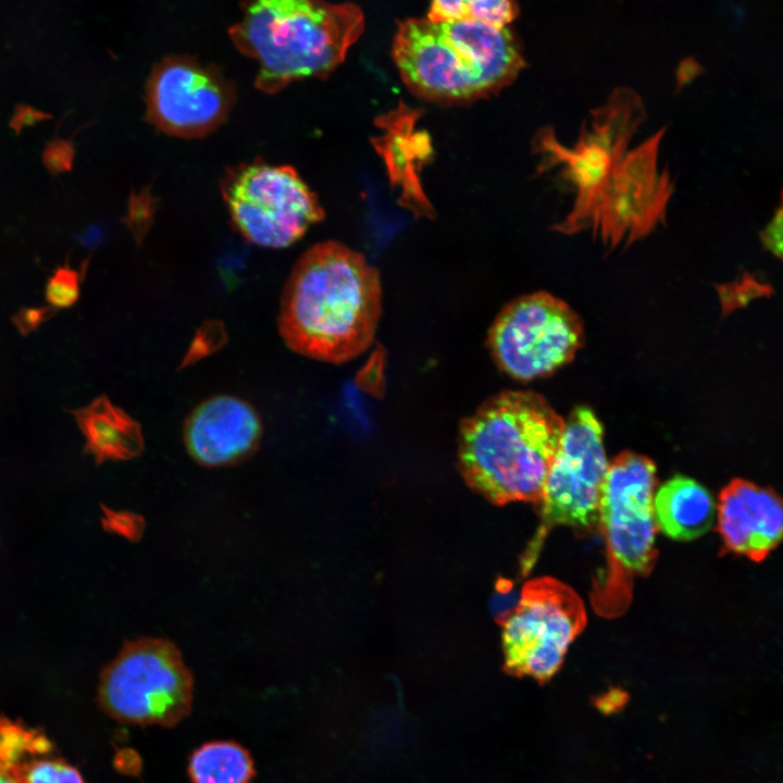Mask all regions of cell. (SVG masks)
<instances>
[{
  "label": "cell",
  "instance_id": "cell-1",
  "mask_svg": "<svg viewBox=\"0 0 783 783\" xmlns=\"http://www.w3.org/2000/svg\"><path fill=\"white\" fill-rule=\"evenodd\" d=\"M381 314L378 272L358 251L328 240L311 246L294 264L277 325L294 352L338 364L371 346Z\"/></svg>",
  "mask_w": 783,
  "mask_h": 783
},
{
  "label": "cell",
  "instance_id": "cell-2",
  "mask_svg": "<svg viewBox=\"0 0 783 783\" xmlns=\"http://www.w3.org/2000/svg\"><path fill=\"white\" fill-rule=\"evenodd\" d=\"M563 427V418L542 395L497 393L460 424L459 470L492 504H539Z\"/></svg>",
  "mask_w": 783,
  "mask_h": 783
},
{
  "label": "cell",
  "instance_id": "cell-3",
  "mask_svg": "<svg viewBox=\"0 0 783 783\" xmlns=\"http://www.w3.org/2000/svg\"><path fill=\"white\" fill-rule=\"evenodd\" d=\"M391 57L402 82L417 96L442 103L488 97L513 82L525 66L517 37L467 20L399 23Z\"/></svg>",
  "mask_w": 783,
  "mask_h": 783
},
{
  "label": "cell",
  "instance_id": "cell-4",
  "mask_svg": "<svg viewBox=\"0 0 783 783\" xmlns=\"http://www.w3.org/2000/svg\"><path fill=\"white\" fill-rule=\"evenodd\" d=\"M364 26L363 12L353 3L260 0L243 9L228 34L257 62L254 86L275 94L293 82L332 73Z\"/></svg>",
  "mask_w": 783,
  "mask_h": 783
},
{
  "label": "cell",
  "instance_id": "cell-5",
  "mask_svg": "<svg viewBox=\"0 0 783 783\" xmlns=\"http://www.w3.org/2000/svg\"><path fill=\"white\" fill-rule=\"evenodd\" d=\"M656 465L646 456L623 451L609 464L598 507L606 543V567L593 577L591 604L596 614L619 618L630 607L634 582L657 561L652 500Z\"/></svg>",
  "mask_w": 783,
  "mask_h": 783
},
{
  "label": "cell",
  "instance_id": "cell-6",
  "mask_svg": "<svg viewBox=\"0 0 783 783\" xmlns=\"http://www.w3.org/2000/svg\"><path fill=\"white\" fill-rule=\"evenodd\" d=\"M192 692V674L177 647L144 637L125 644L105 667L98 700L121 722L171 728L190 713Z\"/></svg>",
  "mask_w": 783,
  "mask_h": 783
},
{
  "label": "cell",
  "instance_id": "cell-7",
  "mask_svg": "<svg viewBox=\"0 0 783 783\" xmlns=\"http://www.w3.org/2000/svg\"><path fill=\"white\" fill-rule=\"evenodd\" d=\"M221 190L235 228L258 246L288 247L324 217L316 195L288 165H237L225 174Z\"/></svg>",
  "mask_w": 783,
  "mask_h": 783
},
{
  "label": "cell",
  "instance_id": "cell-8",
  "mask_svg": "<svg viewBox=\"0 0 783 783\" xmlns=\"http://www.w3.org/2000/svg\"><path fill=\"white\" fill-rule=\"evenodd\" d=\"M586 623L584 602L572 587L550 576L526 582L500 623L504 669L538 683L549 681Z\"/></svg>",
  "mask_w": 783,
  "mask_h": 783
},
{
  "label": "cell",
  "instance_id": "cell-9",
  "mask_svg": "<svg viewBox=\"0 0 783 783\" xmlns=\"http://www.w3.org/2000/svg\"><path fill=\"white\" fill-rule=\"evenodd\" d=\"M583 343L584 325L579 314L547 291L507 303L487 336L497 366L523 382L548 376L568 364Z\"/></svg>",
  "mask_w": 783,
  "mask_h": 783
},
{
  "label": "cell",
  "instance_id": "cell-10",
  "mask_svg": "<svg viewBox=\"0 0 783 783\" xmlns=\"http://www.w3.org/2000/svg\"><path fill=\"white\" fill-rule=\"evenodd\" d=\"M662 126L620 159L594 199L582 231L608 250L627 247L666 222L667 209L675 190V179L666 165L658 167L659 147L666 134Z\"/></svg>",
  "mask_w": 783,
  "mask_h": 783
},
{
  "label": "cell",
  "instance_id": "cell-11",
  "mask_svg": "<svg viewBox=\"0 0 783 783\" xmlns=\"http://www.w3.org/2000/svg\"><path fill=\"white\" fill-rule=\"evenodd\" d=\"M608 464L600 421L592 409L576 407L564 420L560 445L539 502L540 525L523 558L524 573L531 570L552 527L588 529L598 522Z\"/></svg>",
  "mask_w": 783,
  "mask_h": 783
},
{
  "label": "cell",
  "instance_id": "cell-12",
  "mask_svg": "<svg viewBox=\"0 0 783 783\" xmlns=\"http://www.w3.org/2000/svg\"><path fill=\"white\" fill-rule=\"evenodd\" d=\"M635 128L622 115L604 108L591 110L583 121L576 144L564 147L550 127L540 128L533 139V150L542 156L538 172L562 165L564 178L576 190L572 209L552 226L556 232L571 235L582 232L585 216L609 178L616 163L627 152Z\"/></svg>",
  "mask_w": 783,
  "mask_h": 783
},
{
  "label": "cell",
  "instance_id": "cell-13",
  "mask_svg": "<svg viewBox=\"0 0 783 783\" xmlns=\"http://www.w3.org/2000/svg\"><path fill=\"white\" fill-rule=\"evenodd\" d=\"M234 103V87L224 75L190 57L162 60L147 83V119L172 136L209 134L226 120Z\"/></svg>",
  "mask_w": 783,
  "mask_h": 783
},
{
  "label": "cell",
  "instance_id": "cell-14",
  "mask_svg": "<svg viewBox=\"0 0 783 783\" xmlns=\"http://www.w3.org/2000/svg\"><path fill=\"white\" fill-rule=\"evenodd\" d=\"M262 437L256 408L234 395H215L187 415L183 438L190 457L206 467H223L248 458Z\"/></svg>",
  "mask_w": 783,
  "mask_h": 783
},
{
  "label": "cell",
  "instance_id": "cell-15",
  "mask_svg": "<svg viewBox=\"0 0 783 783\" xmlns=\"http://www.w3.org/2000/svg\"><path fill=\"white\" fill-rule=\"evenodd\" d=\"M716 513L723 552L760 562L781 542L782 501L771 488L734 478L720 492Z\"/></svg>",
  "mask_w": 783,
  "mask_h": 783
},
{
  "label": "cell",
  "instance_id": "cell-16",
  "mask_svg": "<svg viewBox=\"0 0 783 783\" xmlns=\"http://www.w3.org/2000/svg\"><path fill=\"white\" fill-rule=\"evenodd\" d=\"M0 775L11 783H83L41 732L1 716Z\"/></svg>",
  "mask_w": 783,
  "mask_h": 783
},
{
  "label": "cell",
  "instance_id": "cell-17",
  "mask_svg": "<svg viewBox=\"0 0 783 783\" xmlns=\"http://www.w3.org/2000/svg\"><path fill=\"white\" fill-rule=\"evenodd\" d=\"M717 505L711 493L697 481L676 475L654 495L656 527L675 540H693L713 525Z\"/></svg>",
  "mask_w": 783,
  "mask_h": 783
},
{
  "label": "cell",
  "instance_id": "cell-18",
  "mask_svg": "<svg viewBox=\"0 0 783 783\" xmlns=\"http://www.w3.org/2000/svg\"><path fill=\"white\" fill-rule=\"evenodd\" d=\"M70 412L86 439L85 452L92 455L97 463L128 460L142 451L140 424L114 406L107 395Z\"/></svg>",
  "mask_w": 783,
  "mask_h": 783
},
{
  "label": "cell",
  "instance_id": "cell-19",
  "mask_svg": "<svg viewBox=\"0 0 783 783\" xmlns=\"http://www.w3.org/2000/svg\"><path fill=\"white\" fill-rule=\"evenodd\" d=\"M415 117L417 112L408 111V109H406L405 112L403 105L399 107V109L391 114L382 117V127H386L387 132L384 137L382 136V138H380L382 140L377 149L385 156L389 172L394 178L405 182V188L410 190L409 197L412 198L411 207L413 210H415L418 214H427L432 212V208L420 188L419 179L414 172L415 167L411 164L413 159L411 156L413 152L428 151L430 147L425 145L417 149V144L423 139L421 138L419 140L414 139L409 150L406 149Z\"/></svg>",
  "mask_w": 783,
  "mask_h": 783
},
{
  "label": "cell",
  "instance_id": "cell-20",
  "mask_svg": "<svg viewBox=\"0 0 783 783\" xmlns=\"http://www.w3.org/2000/svg\"><path fill=\"white\" fill-rule=\"evenodd\" d=\"M191 783H252L253 760L239 744L213 741L198 747L189 758Z\"/></svg>",
  "mask_w": 783,
  "mask_h": 783
},
{
  "label": "cell",
  "instance_id": "cell-21",
  "mask_svg": "<svg viewBox=\"0 0 783 783\" xmlns=\"http://www.w3.org/2000/svg\"><path fill=\"white\" fill-rule=\"evenodd\" d=\"M90 257L79 269H73L69 262L58 265L47 281L45 298L48 306L55 311L66 309L77 302L80 295V283L85 278Z\"/></svg>",
  "mask_w": 783,
  "mask_h": 783
},
{
  "label": "cell",
  "instance_id": "cell-22",
  "mask_svg": "<svg viewBox=\"0 0 783 783\" xmlns=\"http://www.w3.org/2000/svg\"><path fill=\"white\" fill-rule=\"evenodd\" d=\"M469 20L480 22L495 29L507 28L519 14V7L509 0L468 1Z\"/></svg>",
  "mask_w": 783,
  "mask_h": 783
},
{
  "label": "cell",
  "instance_id": "cell-23",
  "mask_svg": "<svg viewBox=\"0 0 783 783\" xmlns=\"http://www.w3.org/2000/svg\"><path fill=\"white\" fill-rule=\"evenodd\" d=\"M224 325L219 321L203 323L197 331L184 359L182 366L192 364L220 349L226 341Z\"/></svg>",
  "mask_w": 783,
  "mask_h": 783
},
{
  "label": "cell",
  "instance_id": "cell-24",
  "mask_svg": "<svg viewBox=\"0 0 783 783\" xmlns=\"http://www.w3.org/2000/svg\"><path fill=\"white\" fill-rule=\"evenodd\" d=\"M151 216V207L147 194L144 192L139 196L132 194L128 214L124 222L132 231L137 244H140L146 236L150 227Z\"/></svg>",
  "mask_w": 783,
  "mask_h": 783
},
{
  "label": "cell",
  "instance_id": "cell-25",
  "mask_svg": "<svg viewBox=\"0 0 783 783\" xmlns=\"http://www.w3.org/2000/svg\"><path fill=\"white\" fill-rule=\"evenodd\" d=\"M74 147L71 140L52 139L45 148L42 161L52 174L71 170Z\"/></svg>",
  "mask_w": 783,
  "mask_h": 783
},
{
  "label": "cell",
  "instance_id": "cell-26",
  "mask_svg": "<svg viewBox=\"0 0 783 783\" xmlns=\"http://www.w3.org/2000/svg\"><path fill=\"white\" fill-rule=\"evenodd\" d=\"M426 20L433 23H448L469 20L468 1L435 0L431 3Z\"/></svg>",
  "mask_w": 783,
  "mask_h": 783
},
{
  "label": "cell",
  "instance_id": "cell-27",
  "mask_svg": "<svg viewBox=\"0 0 783 783\" xmlns=\"http://www.w3.org/2000/svg\"><path fill=\"white\" fill-rule=\"evenodd\" d=\"M57 312L49 306L22 308L12 316V322L23 336H27Z\"/></svg>",
  "mask_w": 783,
  "mask_h": 783
},
{
  "label": "cell",
  "instance_id": "cell-28",
  "mask_svg": "<svg viewBox=\"0 0 783 783\" xmlns=\"http://www.w3.org/2000/svg\"><path fill=\"white\" fill-rule=\"evenodd\" d=\"M782 221H783V208L782 201L774 210L771 220L767 223L763 229L760 232V239L762 245L772 253L781 256L782 252Z\"/></svg>",
  "mask_w": 783,
  "mask_h": 783
},
{
  "label": "cell",
  "instance_id": "cell-29",
  "mask_svg": "<svg viewBox=\"0 0 783 783\" xmlns=\"http://www.w3.org/2000/svg\"><path fill=\"white\" fill-rule=\"evenodd\" d=\"M50 114L42 113L32 107L17 104L15 107L14 114L10 121V126L20 133L21 129L26 125H33L38 121L50 119Z\"/></svg>",
  "mask_w": 783,
  "mask_h": 783
},
{
  "label": "cell",
  "instance_id": "cell-30",
  "mask_svg": "<svg viewBox=\"0 0 783 783\" xmlns=\"http://www.w3.org/2000/svg\"><path fill=\"white\" fill-rule=\"evenodd\" d=\"M704 69L700 66V64L693 58L687 57L683 59L678 66L676 70V87L678 89H681L686 84H688L691 80H693L695 77H697Z\"/></svg>",
  "mask_w": 783,
  "mask_h": 783
},
{
  "label": "cell",
  "instance_id": "cell-31",
  "mask_svg": "<svg viewBox=\"0 0 783 783\" xmlns=\"http://www.w3.org/2000/svg\"><path fill=\"white\" fill-rule=\"evenodd\" d=\"M0 783H11L9 780L0 775Z\"/></svg>",
  "mask_w": 783,
  "mask_h": 783
}]
</instances>
